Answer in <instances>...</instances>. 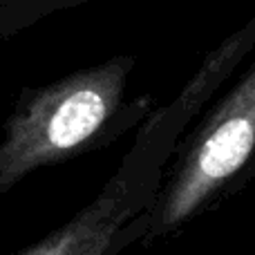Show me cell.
Here are the masks:
<instances>
[{"instance_id":"1","label":"cell","mask_w":255,"mask_h":255,"mask_svg":"<svg viewBox=\"0 0 255 255\" xmlns=\"http://www.w3.org/2000/svg\"><path fill=\"white\" fill-rule=\"evenodd\" d=\"M253 54L255 20H244L204 56L170 101L145 117L103 188L70 220L13 255H121L139 244V215L157 197L179 141Z\"/></svg>"},{"instance_id":"2","label":"cell","mask_w":255,"mask_h":255,"mask_svg":"<svg viewBox=\"0 0 255 255\" xmlns=\"http://www.w3.org/2000/svg\"><path fill=\"white\" fill-rule=\"evenodd\" d=\"M136 58L130 54L81 67L45 85L22 88L2 124L0 199L25 177L97 152L139 128L152 97L128 99Z\"/></svg>"},{"instance_id":"3","label":"cell","mask_w":255,"mask_h":255,"mask_svg":"<svg viewBox=\"0 0 255 255\" xmlns=\"http://www.w3.org/2000/svg\"><path fill=\"white\" fill-rule=\"evenodd\" d=\"M255 168V54L244 72L204 110L170 159L154 202L139 215L141 242L179 233L240 188Z\"/></svg>"},{"instance_id":"4","label":"cell","mask_w":255,"mask_h":255,"mask_svg":"<svg viewBox=\"0 0 255 255\" xmlns=\"http://www.w3.org/2000/svg\"><path fill=\"white\" fill-rule=\"evenodd\" d=\"M90 2L94 0H0V43L16 38L45 18Z\"/></svg>"}]
</instances>
